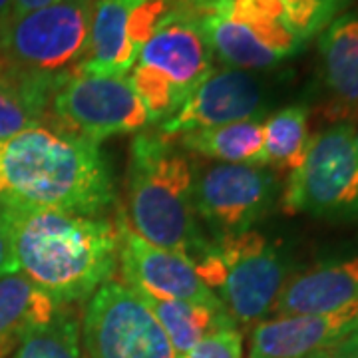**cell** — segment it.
<instances>
[{
	"instance_id": "cell-33",
	"label": "cell",
	"mask_w": 358,
	"mask_h": 358,
	"mask_svg": "<svg viewBox=\"0 0 358 358\" xmlns=\"http://www.w3.org/2000/svg\"><path fill=\"white\" fill-rule=\"evenodd\" d=\"M355 145H357V152H358V124H357V129H355Z\"/></svg>"
},
{
	"instance_id": "cell-3",
	"label": "cell",
	"mask_w": 358,
	"mask_h": 358,
	"mask_svg": "<svg viewBox=\"0 0 358 358\" xmlns=\"http://www.w3.org/2000/svg\"><path fill=\"white\" fill-rule=\"evenodd\" d=\"M126 217L145 241L192 261L209 247L193 205V162L176 138L159 131H140L134 138Z\"/></svg>"
},
{
	"instance_id": "cell-13",
	"label": "cell",
	"mask_w": 358,
	"mask_h": 358,
	"mask_svg": "<svg viewBox=\"0 0 358 358\" xmlns=\"http://www.w3.org/2000/svg\"><path fill=\"white\" fill-rule=\"evenodd\" d=\"M271 102V80L265 72L213 68L187 102L159 124V134L179 138L197 129L217 128L243 120H259Z\"/></svg>"
},
{
	"instance_id": "cell-1",
	"label": "cell",
	"mask_w": 358,
	"mask_h": 358,
	"mask_svg": "<svg viewBox=\"0 0 358 358\" xmlns=\"http://www.w3.org/2000/svg\"><path fill=\"white\" fill-rule=\"evenodd\" d=\"M18 271L58 305L90 299L117 265V225L0 197Z\"/></svg>"
},
{
	"instance_id": "cell-25",
	"label": "cell",
	"mask_w": 358,
	"mask_h": 358,
	"mask_svg": "<svg viewBox=\"0 0 358 358\" xmlns=\"http://www.w3.org/2000/svg\"><path fill=\"white\" fill-rule=\"evenodd\" d=\"M179 358H243V334L239 327H227L205 336Z\"/></svg>"
},
{
	"instance_id": "cell-30",
	"label": "cell",
	"mask_w": 358,
	"mask_h": 358,
	"mask_svg": "<svg viewBox=\"0 0 358 358\" xmlns=\"http://www.w3.org/2000/svg\"><path fill=\"white\" fill-rule=\"evenodd\" d=\"M14 14V0H0V26Z\"/></svg>"
},
{
	"instance_id": "cell-17",
	"label": "cell",
	"mask_w": 358,
	"mask_h": 358,
	"mask_svg": "<svg viewBox=\"0 0 358 358\" xmlns=\"http://www.w3.org/2000/svg\"><path fill=\"white\" fill-rule=\"evenodd\" d=\"M358 301V257L324 263L289 277L273 313L277 317L329 315Z\"/></svg>"
},
{
	"instance_id": "cell-23",
	"label": "cell",
	"mask_w": 358,
	"mask_h": 358,
	"mask_svg": "<svg viewBox=\"0 0 358 358\" xmlns=\"http://www.w3.org/2000/svg\"><path fill=\"white\" fill-rule=\"evenodd\" d=\"M13 358H86L76 313L72 308H60L50 324L26 336Z\"/></svg>"
},
{
	"instance_id": "cell-11",
	"label": "cell",
	"mask_w": 358,
	"mask_h": 358,
	"mask_svg": "<svg viewBox=\"0 0 358 358\" xmlns=\"http://www.w3.org/2000/svg\"><path fill=\"white\" fill-rule=\"evenodd\" d=\"M277 197V178L268 167L213 164L195 169L193 205L219 235L251 231L271 211Z\"/></svg>"
},
{
	"instance_id": "cell-32",
	"label": "cell",
	"mask_w": 358,
	"mask_h": 358,
	"mask_svg": "<svg viewBox=\"0 0 358 358\" xmlns=\"http://www.w3.org/2000/svg\"><path fill=\"white\" fill-rule=\"evenodd\" d=\"M6 193V185H4V179H2V171H0V197Z\"/></svg>"
},
{
	"instance_id": "cell-2",
	"label": "cell",
	"mask_w": 358,
	"mask_h": 358,
	"mask_svg": "<svg viewBox=\"0 0 358 358\" xmlns=\"http://www.w3.org/2000/svg\"><path fill=\"white\" fill-rule=\"evenodd\" d=\"M2 197L40 209L100 217L114 203V181L98 143L46 124L0 143Z\"/></svg>"
},
{
	"instance_id": "cell-5",
	"label": "cell",
	"mask_w": 358,
	"mask_h": 358,
	"mask_svg": "<svg viewBox=\"0 0 358 358\" xmlns=\"http://www.w3.org/2000/svg\"><path fill=\"white\" fill-rule=\"evenodd\" d=\"M193 263L237 327L265 320L289 279L285 257L257 231L219 237Z\"/></svg>"
},
{
	"instance_id": "cell-15",
	"label": "cell",
	"mask_w": 358,
	"mask_h": 358,
	"mask_svg": "<svg viewBox=\"0 0 358 358\" xmlns=\"http://www.w3.org/2000/svg\"><path fill=\"white\" fill-rule=\"evenodd\" d=\"M358 327V301L329 315L275 317L257 322L247 358H305L329 350Z\"/></svg>"
},
{
	"instance_id": "cell-14",
	"label": "cell",
	"mask_w": 358,
	"mask_h": 358,
	"mask_svg": "<svg viewBox=\"0 0 358 358\" xmlns=\"http://www.w3.org/2000/svg\"><path fill=\"white\" fill-rule=\"evenodd\" d=\"M117 263L124 282L134 291L159 299L187 301L205 307H223L199 279L195 263L185 255L145 241L129 227L128 217L117 213Z\"/></svg>"
},
{
	"instance_id": "cell-21",
	"label": "cell",
	"mask_w": 358,
	"mask_h": 358,
	"mask_svg": "<svg viewBox=\"0 0 358 358\" xmlns=\"http://www.w3.org/2000/svg\"><path fill=\"white\" fill-rule=\"evenodd\" d=\"M134 293L152 310V315L167 334L178 358L183 357L187 350H192L205 336L227 327H237L223 307H205L187 301L159 299L141 291H134Z\"/></svg>"
},
{
	"instance_id": "cell-8",
	"label": "cell",
	"mask_w": 358,
	"mask_h": 358,
	"mask_svg": "<svg viewBox=\"0 0 358 358\" xmlns=\"http://www.w3.org/2000/svg\"><path fill=\"white\" fill-rule=\"evenodd\" d=\"M281 205L287 213L357 217L358 152L350 122H336L310 138L305 162L289 176Z\"/></svg>"
},
{
	"instance_id": "cell-19",
	"label": "cell",
	"mask_w": 358,
	"mask_h": 358,
	"mask_svg": "<svg viewBox=\"0 0 358 358\" xmlns=\"http://www.w3.org/2000/svg\"><path fill=\"white\" fill-rule=\"evenodd\" d=\"M64 82L30 74L0 58V143L42 124L54 92Z\"/></svg>"
},
{
	"instance_id": "cell-31",
	"label": "cell",
	"mask_w": 358,
	"mask_h": 358,
	"mask_svg": "<svg viewBox=\"0 0 358 358\" xmlns=\"http://www.w3.org/2000/svg\"><path fill=\"white\" fill-rule=\"evenodd\" d=\"M305 358H343V357H336L333 352H329V350H320V352H315V355H310V357Z\"/></svg>"
},
{
	"instance_id": "cell-4",
	"label": "cell",
	"mask_w": 358,
	"mask_h": 358,
	"mask_svg": "<svg viewBox=\"0 0 358 358\" xmlns=\"http://www.w3.org/2000/svg\"><path fill=\"white\" fill-rule=\"evenodd\" d=\"M213 68L215 56L197 18L176 0L141 48L128 80L152 124H162L187 102Z\"/></svg>"
},
{
	"instance_id": "cell-27",
	"label": "cell",
	"mask_w": 358,
	"mask_h": 358,
	"mask_svg": "<svg viewBox=\"0 0 358 358\" xmlns=\"http://www.w3.org/2000/svg\"><path fill=\"white\" fill-rule=\"evenodd\" d=\"M329 352L343 358H358V327L348 336H345L341 343L331 346Z\"/></svg>"
},
{
	"instance_id": "cell-26",
	"label": "cell",
	"mask_w": 358,
	"mask_h": 358,
	"mask_svg": "<svg viewBox=\"0 0 358 358\" xmlns=\"http://www.w3.org/2000/svg\"><path fill=\"white\" fill-rule=\"evenodd\" d=\"M10 273H18V263L14 259L13 245H10V237H8L6 225H4V221L0 217V277L10 275Z\"/></svg>"
},
{
	"instance_id": "cell-22",
	"label": "cell",
	"mask_w": 358,
	"mask_h": 358,
	"mask_svg": "<svg viewBox=\"0 0 358 358\" xmlns=\"http://www.w3.org/2000/svg\"><path fill=\"white\" fill-rule=\"evenodd\" d=\"M308 108L291 103L277 110L263 122V143L267 167L277 173H293L305 162L310 145Z\"/></svg>"
},
{
	"instance_id": "cell-24",
	"label": "cell",
	"mask_w": 358,
	"mask_h": 358,
	"mask_svg": "<svg viewBox=\"0 0 358 358\" xmlns=\"http://www.w3.org/2000/svg\"><path fill=\"white\" fill-rule=\"evenodd\" d=\"M285 16L296 38L307 44L338 18L350 0H282Z\"/></svg>"
},
{
	"instance_id": "cell-20",
	"label": "cell",
	"mask_w": 358,
	"mask_h": 358,
	"mask_svg": "<svg viewBox=\"0 0 358 358\" xmlns=\"http://www.w3.org/2000/svg\"><path fill=\"white\" fill-rule=\"evenodd\" d=\"M183 152L219 164L267 167L263 143V120H243L217 128L197 129L176 138Z\"/></svg>"
},
{
	"instance_id": "cell-10",
	"label": "cell",
	"mask_w": 358,
	"mask_h": 358,
	"mask_svg": "<svg viewBox=\"0 0 358 358\" xmlns=\"http://www.w3.org/2000/svg\"><path fill=\"white\" fill-rule=\"evenodd\" d=\"M82 334L88 358H178L152 310L115 279L88 299Z\"/></svg>"
},
{
	"instance_id": "cell-29",
	"label": "cell",
	"mask_w": 358,
	"mask_h": 358,
	"mask_svg": "<svg viewBox=\"0 0 358 358\" xmlns=\"http://www.w3.org/2000/svg\"><path fill=\"white\" fill-rule=\"evenodd\" d=\"M178 2L183 8H187L192 14H199L207 10L209 6H213L217 0H178Z\"/></svg>"
},
{
	"instance_id": "cell-12",
	"label": "cell",
	"mask_w": 358,
	"mask_h": 358,
	"mask_svg": "<svg viewBox=\"0 0 358 358\" xmlns=\"http://www.w3.org/2000/svg\"><path fill=\"white\" fill-rule=\"evenodd\" d=\"M176 0H96L76 74L126 78Z\"/></svg>"
},
{
	"instance_id": "cell-28",
	"label": "cell",
	"mask_w": 358,
	"mask_h": 358,
	"mask_svg": "<svg viewBox=\"0 0 358 358\" xmlns=\"http://www.w3.org/2000/svg\"><path fill=\"white\" fill-rule=\"evenodd\" d=\"M54 2H58V0H14V14L32 13V10L44 8V6L54 4Z\"/></svg>"
},
{
	"instance_id": "cell-18",
	"label": "cell",
	"mask_w": 358,
	"mask_h": 358,
	"mask_svg": "<svg viewBox=\"0 0 358 358\" xmlns=\"http://www.w3.org/2000/svg\"><path fill=\"white\" fill-rule=\"evenodd\" d=\"M62 307L20 271L0 277V358L14 355L28 334L50 324Z\"/></svg>"
},
{
	"instance_id": "cell-7",
	"label": "cell",
	"mask_w": 358,
	"mask_h": 358,
	"mask_svg": "<svg viewBox=\"0 0 358 358\" xmlns=\"http://www.w3.org/2000/svg\"><path fill=\"white\" fill-rule=\"evenodd\" d=\"M193 16L215 60L227 68L267 72L305 48L287 22L282 0H217Z\"/></svg>"
},
{
	"instance_id": "cell-16",
	"label": "cell",
	"mask_w": 358,
	"mask_h": 358,
	"mask_svg": "<svg viewBox=\"0 0 358 358\" xmlns=\"http://www.w3.org/2000/svg\"><path fill=\"white\" fill-rule=\"evenodd\" d=\"M319 70L327 117L348 122L358 112V10L341 14L320 32Z\"/></svg>"
},
{
	"instance_id": "cell-9",
	"label": "cell",
	"mask_w": 358,
	"mask_h": 358,
	"mask_svg": "<svg viewBox=\"0 0 358 358\" xmlns=\"http://www.w3.org/2000/svg\"><path fill=\"white\" fill-rule=\"evenodd\" d=\"M48 114L54 126L98 145L115 136L140 134L152 124L128 78L117 76H70L54 92Z\"/></svg>"
},
{
	"instance_id": "cell-6",
	"label": "cell",
	"mask_w": 358,
	"mask_h": 358,
	"mask_svg": "<svg viewBox=\"0 0 358 358\" xmlns=\"http://www.w3.org/2000/svg\"><path fill=\"white\" fill-rule=\"evenodd\" d=\"M96 0H58L0 26V58L36 76L68 80L82 62Z\"/></svg>"
}]
</instances>
